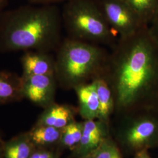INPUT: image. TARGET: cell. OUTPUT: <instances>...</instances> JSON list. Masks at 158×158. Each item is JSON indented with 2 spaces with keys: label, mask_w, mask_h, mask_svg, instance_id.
Wrapping results in <instances>:
<instances>
[{
  "label": "cell",
  "mask_w": 158,
  "mask_h": 158,
  "mask_svg": "<svg viewBox=\"0 0 158 158\" xmlns=\"http://www.w3.org/2000/svg\"><path fill=\"white\" fill-rule=\"evenodd\" d=\"M145 27L119 37L109 53L102 75L109 85L117 116L143 110L158 80V56Z\"/></svg>",
  "instance_id": "6da1fadb"
},
{
  "label": "cell",
  "mask_w": 158,
  "mask_h": 158,
  "mask_svg": "<svg viewBox=\"0 0 158 158\" xmlns=\"http://www.w3.org/2000/svg\"><path fill=\"white\" fill-rule=\"evenodd\" d=\"M62 13L55 4L26 5L0 12V53L56 52L62 42Z\"/></svg>",
  "instance_id": "7a4b0ae2"
},
{
  "label": "cell",
  "mask_w": 158,
  "mask_h": 158,
  "mask_svg": "<svg viewBox=\"0 0 158 158\" xmlns=\"http://www.w3.org/2000/svg\"><path fill=\"white\" fill-rule=\"evenodd\" d=\"M55 73L58 87L73 90L102 77L110 52L102 46L66 37L55 52Z\"/></svg>",
  "instance_id": "3957f363"
},
{
  "label": "cell",
  "mask_w": 158,
  "mask_h": 158,
  "mask_svg": "<svg viewBox=\"0 0 158 158\" xmlns=\"http://www.w3.org/2000/svg\"><path fill=\"white\" fill-rule=\"evenodd\" d=\"M61 13L63 27L69 38L111 49L118 39L96 0H69Z\"/></svg>",
  "instance_id": "277c9868"
},
{
  "label": "cell",
  "mask_w": 158,
  "mask_h": 158,
  "mask_svg": "<svg viewBox=\"0 0 158 158\" xmlns=\"http://www.w3.org/2000/svg\"><path fill=\"white\" fill-rule=\"evenodd\" d=\"M114 140L122 153L134 155L158 144V119L139 110L119 116Z\"/></svg>",
  "instance_id": "5b68a950"
},
{
  "label": "cell",
  "mask_w": 158,
  "mask_h": 158,
  "mask_svg": "<svg viewBox=\"0 0 158 158\" xmlns=\"http://www.w3.org/2000/svg\"><path fill=\"white\" fill-rule=\"evenodd\" d=\"M108 23L119 37L135 34L145 27L124 0H96Z\"/></svg>",
  "instance_id": "8992f818"
},
{
  "label": "cell",
  "mask_w": 158,
  "mask_h": 158,
  "mask_svg": "<svg viewBox=\"0 0 158 158\" xmlns=\"http://www.w3.org/2000/svg\"><path fill=\"white\" fill-rule=\"evenodd\" d=\"M22 81L23 98L27 99L36 106L44 109L56 102L58 84L55 75L22 77Z\"/></svg>",
  "instance_id": "52a82bcc"
},
{
  "label": "cell",
  "mask_w": 158,
  "mask_h": 158,
  "mask_svg": "<svg viewBox=\"0 0 158 158\" xmlns=\"http://www.w3.org/2000/svg\"><path fill=\"white\" fill-rule=\"evenodd\" d=\"M110 135V126L98 119L83 121L81 139L76 148L70 152L69 158H80L92 152L102 140Z\"/></svg>",
  "instance_id": "ba28073f"
},
{
  "label": "cell",
  "mask_w": 158,
  "mask_h": 158,
  "mask_svg": "<svg viewBox=\"0 0 158 158\" xmlns=\"http://www.w3.org/2000/svg\"><path fill=\"white\" fill-rule=\"evenodd\" d=\"M23 73L21 77L39 75H55V56L52 52L44 51H24L21 57Z\"/></svg>",
  "instance_id": "9c48e42d"
},
{
  "label": "cell",
  "mask_w": 158,
  "mask_h": 158,
  "mask_svg": "<svg viewBox=\"0 0 158 158\" xmlns=\"http://www.w3.org/2000/svg\"><path fill=\"white\" fill-rule=\"evenodd\" d=\"M77 114V107L68 104H58L55 102L44 109L35 124L48 125L62 130L76 121Z\"/></svg>",
  "instance_id": "30bf717a"
},
{
  "label": "cell",
  "mask_w": 158,
  "mask_h": 158,
  "mask_svg": "<svg viewBox=\"0 0 158 158\" xmlns=\"http://www.w3.org/2000/svg\"><path fill=\"white\" fill-rule=\"evenodd\" d=\"M75 91L78 99V114L85 120L98 118L99 102L94 81L76 87Z\"/></svg>",
  "instance_id": "8fae6325"
},
{
  "label": "cell",
  "mask_w": 158,
  "mask_h": 158,
  "mask_svg": "<svg viewBox=\"0 0 158 158\" xmlns=\"http://www.w3.org/2000/svg\"><path fill=\"white\" fill-rule=\"evenodd\" d=\"M22 77L17 73L0 71V106L22 101Z\"/></svg>",
  "instance_id": "7c38bea8"
},
{
  "label": "cell",
  "mask_w": 158,
  "mask_h": 158,
  "mask_svg": "<svg viewBox=\"0 0 158 158\" xmlns=\"http://www.w3.org/2000/svg\"><path fill=\"white\" fill-rule=\"evenodd\" d=\"M35 147L28 132H22L3 142L2 158H30Z\"/></svg>",
  "instance_id": "4fadbf2b"
},
{
  "label": "cell",
  "mask_w": 158,
  "mask_h": 158,
  "mask_svg": "<svg viewBox=\"0 0 158 158\" xmlns=\"http://www.w3.org/2000/svg\"><path fill=\"white\" fill-rule=\"evenodd\" d=\"M62 131L50 126L35 124L27 132L35 148L57 149L60 139Z\"/></svg>",
  "instance_id": "5bb4252c"
},
{
  "label": "cell",
  "mask_w": 158,
  "mask_h": 158,
  "mask_svg": "<svg viewBox=\"0 0 158 158\" xmlns=\"http://www.w3.org/2000/svg\"><path fill=\"white\" fill-rule=\"evenodd\" d=\"M99 102V113L97 119L110 126V118L115 111L113 93L106 80L100 77L93 80Z\"/></svg>",
  "instance_id": "9a60e30c"
},
{
  "label": "cell",
  "mask_w": 158,
  "mask_h": 158,
  "mask_svg": "<svg viewBox=\"0 0 158 158\" xmlns=\"http://www.w3.org/2000/svg\"><path fill=\"white\" fill-rule=\"evenodd\" d=\"M83 129V122L74 121L63 128L57 149L62 153L65 150L72 152L79 144Z\"/></svg>",
  "instance_id": "2e32d148"
},
{
  "label": "cell",
  "mask_w": 158,
  "mask_h": 158,
  "mask_svg": "<svg viewBox=\"0 0 158 158\" xmlns=\"http://www.w3.org/2000/svg\"><path fill=\"white\" fill-rule=\"evenodd\" d=\"M135 13L143 25L148 20L156 16L158 12V0H124Z\"/></svg>",
  "instance_id": "e0dca14e"
},
{
  "label": "cell",
  "mask_w": 158,
  "mask_h": 158,
  "mask_svg": "<svg viewBox=\"0 0 158 158\" xmlns=\"http://www.w3.org/2000/svg\"><path fill=\"white\" fill-rule=\"evenodd\" d=\"M89 155L93 158H123V153L110 135L104 138Z\"/></svg>",
  "instance_id": "ac0fdd59"
},
{
  "label": "cell",
  "mask_w": 158,
  "mask_h": 158,
  "mask_svg": "<svg viewBox=\"0 0 158 158\" xmlns=\"http://www.w3.org/2000/svg\"><path fill=\"white\" fill-rule=\"evenodd\" d=\"M61 154L57 149L35 148L30 158H60Z\"/></svg>",
  "instance_id": "d6986e66"
},
{
  "label": "cell",
  "mask_w": 158,
  "mask_h": 158,
  "mask_svg": "<svg viewBox=\"0 0 158 158\" xmlns=\"http://www.w3.org/2000/svg\"><path fill=\"white\" fill-rule=\"evenodd\" d=\"M33 5H53L60 2H66L69 0H28Z\"/></svg>",
  "instance_id": "ffe728a7"
},
{
  "label": "cell",
  "mask_w": 158,
  "mask_h": 158,
  "mask_svg": "<svg viewBox=\"0 0 158 158\" xmlns=\"http://www.w3.org/2000/svg\"><path fill=\"white\" fill-rule=\"evenodd\" d=\"M134 158H152L148 152V149H144L135 153Z\"/></svg>",
  "instance_id": "44dd1931"
},
{
  "label": "cell",
  "mask_w": 158,
  "mask_h": 158,
  "mask_svg": "<svg viewBox=\"0 0 158 158\" xmlns=\"http://www.w3.org/2000/svg\"><path fill=\"white\" fill-rule=\"evenodd\" d=\"M8 4V0H0V12L4 10V8Z\"/></svg>",
  "instance_id": "7402d4cb"
},
{
  "label": "cell",
  "mask_w": 158,
  "mask_h": 158,
  "mask_svg": "<svg viewBox=\"0 0 158 158\" xmlns=\"http://www.w3.org/2000/svg\"><path fill=\"white\" fill-rule=\"evenodd\" d=\"M3 142H4L3 140L0 141V158H2V146Z\"/></svg>",
  "instance_id": "603a6c76"
},
{
  "label": "cell",
  "mask_w": 158,
  "mask_h": 158,
  "mask_svg": "<svg viewBox=\"0 0 158 158\" xmlns=\"http://www.w3.org/2000/svg\"><path fill=\"white\" fill-rule=\"evenodd\" d=\"M93 158L90 155H87V156H84V157H82V158Z\"/></svg>",
  "instance_id": "cb8c5ba5"
},
{
  "label": "cell",
  "mask_w": 158,
  "mask_h": 158,
  "mask_svg": "<svg viewBox=\"0 0 158 158\" xmlns=\"http://www.w3.org/2000/svg\"><path fill=\"white\" fill-rule=\"evenodd\" d=\"M3 139H2V138H1V135H0V141H2Z\"/></svg>",
  "instance_id": "d4e9b609"
},
{
  "label": "cell",
  "mask_w": 158,
  "mask_h": 158,
  "mask_svg": "<svg viewBox=\"0 0 158 158\" xmlns=\"http://www.w3.org/2000/svg\"><path fill=\"white\" fill-rule=\"evenodd\" d=\"M157 27H158V28H157L158 29V26H157Z\"/></svg>",
  "instance_id": "484cf974"
}]
</instances>
